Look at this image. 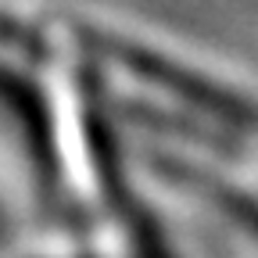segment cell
Returning <instances> with one entry per match:
<instances>
[{"label":"cell","instance_id":"obj_1","mask_svg":"<svg viewBox=\"0 0 258 258\" xmlns=\"http://www.w3.org/2000/svg\"><path fill=\"white\" fill-rule=\"evenodd\" d=\"M54 18L104 108L118 104L179 144L212 151L258 133V93L219 64L115 22L69 11Z\"/></svg>","mask_w":258,"mask_h":258},{"label":"cell","instance_id":"obj_2","mask_svg":"<svg viewBox=\"0 0 258 258\" xmlns=\"http://www.w3.org/2000/svg\"><path fill=\"white\" fill-rule=\"evenodd\" d=\"M0 247L11 258L69 254L29 111L0 72Z\"/></svg>","mask_w":258,"mask_h":258},{"label":"cell","instance_id":"obj_3","mask_svg":"<svg viewBox=\"0 0 258 258\" xmlns=\"http://www.w3.org/2000/svg\"><path fill=\"white\" fill-rule=\"evenodd\" d=\"M158 169L186 198L205 205L222 230H233L258 247V176L237 169L233 158L198 144L158 151Z\"/></svg>","mask_w":258,"mask_h":258},{"label":"cell","instance_id":"obj_4","mask_svg":"<svg viewBox=\"0 0 258 258\" xmlns=\"http://www.w3.org/2000/svg\"><path fill=\"white\" fill-rule=\"evenodd\" d=\"M47 258H69V254H47Z\"/></svg>","mask_w":258,"mask_h":258}]
</instances>
